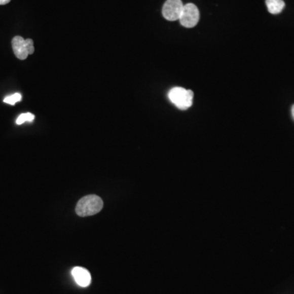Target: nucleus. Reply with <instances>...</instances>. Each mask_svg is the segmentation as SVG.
I'll use <instances>...</instances> for the list:
<instances>
[{
  "mask_svg": "<svg viewBox=\"0 0 294 294\" xmlns=\"http://www.w3.org/2000/svg\"><path fill=\"white\" fill-rule=\"evenodd\" d=\"M103 208V201L99 196L89 195L84 196L76 205V212L78 216H88L97 214Z\"/></svg>",
  "mask_w": 294,
  "mask_h": 294,
  "instance_id": "obj_1",
  "label": "nucleus"
},
{
  "mask_svg": "<svg viewBox=\"0 0 294 294\" xmlns=\"http://www.w3.org/2000/svg\"><path fill=\"white\" fill-rule=\"evenodd\" d=\"M168 97L176 107L184 111L192 105L194 93L191 90H187L181 87H176L171 89L168 93Z\"/></svg>",
  "mask_w": 294,
  "mask_h": 294,
  "instance_id": "obj_2",
  "label": "nucleus"
},
{
  "mask_svg": "<svg viewBox=\"0 0 294 294\" xmlns=\"http://www.w3.org/2000/svg\"><path fill=\"white\" fill-rule=\"evenodd\" d=\"M12 45L15 56L20 60H25L34 52V42L30 39L25 40L21 36H16L13 39Z\"/></svg>",
  "mask_w": 294,
  "mask_h": 294,
  "instance_id": "obj_3",
  "label": "nucleus"
},
{
  "mask_svg": "<svg viewBox=\"0 0 294 294\" xmlns=\"http://www.w3.org/2000/svg\"><path fill=\"white\" fill-rule=\"evenodd\" d=\"M200 20V11L193 4H187L183 7L179 21L184 27L192 28L197 25Z\"/></svg>",
  "mask_w": 294,
  "mask_h": 294,
  "instance_id": "obj_4",
  "label": "nucleus"
},
{
  "mask_svg": "<svg viewBox=\"0 0 294 294\" xmlns=\"http://www.w3.org/2000/svg\"><path fill=\"white\" fill-rule=\"evenodd\" d=\"M183 7L181 0H167L163 7L162 13L168 21H176L181 17Z\"/></svg>",
  "mask_w": 294,
  "mask_h": 294,
  "instance_id": "obj_5",
  "label": "nucleus"
},
{
  "mask_svg": "<svg viewBox=\"0 0 294 294\" xmlns=\"http://www.w3.org/2000/svg\"><path fill=\"white\" fill-rule=\"evenodd\" d=\"M74 279L76 280V284L80 287L85 288L91 284L92 277L88 270L83 267H76L73 268L71 271Z\"/></svg>",
  "mask_w": 294,
  "mask_h": 294,
  "instance_id": "obj_6",
  "label": "nucleus"
},
{
  "mask_svg": "<svg viewBox=\"0 0 294 294\" xmlns=\"http://www.w3.org/2000/svg\"><path fill=\"white\" fill-rule=\"evenodd\" d=\"M266 5L271 14H279L281 13L285 6L283 0H266Z\"/></svg>",
  "mask_w": 294,
  "mask_h": 294,
  "instance_id": "obj_7",
  "label": "nucleus"
},
{
  "mask_svg": "<svg viewBox=\"0 0 294 294\" xmlns=\"http://www.w3.org/2000/svg\"><path fill=\"white\" fill-rule=\"evenodd\" d=\"M34 120V116L31 113L21 114L19 117L17 118V124L21 125L25 122H32Z\"/></svg>",
  "mask_w": 294,
  "mask_h": 294,
  "instance_id": "obj_8",
  "label": "nucleus"
},
{
  "mask_svg": "<svg viewBox=\"0 0 294 294\" xmlns=\"http://www.w3.org/2000/svg\"><path fill=\"white\" fill-rule=\"evenodd\" d=\"M21 101V95L20 93H14L13 95H11L9 97H5V101L7 104H9V105H15L16 103L18 102V101Z\"/></svg>",
  "mask_w": 294,
  "mask_h": 294,
  "instance_id": "obj_9",
  "label": "nucleus"
},
{
  "mask_svg": "<svg viewBox=\"0 0 294 294\" xmlns=\"http://www.w3.org/2000/svg\"><path fill=\"white\" fill-rule=\"evenodd\" d=\"M11 0H0V5H5L9 4Z\"/></svg>",
  "mask_w": 294,
  "mask_h": 294,
  "instance_id": "obj_10",
  "label": "nucleus"
},
{
  "mask_svg": "<svg viewBox=\"0 0 294 294\" xmlns=\"http://www.w3.org/2000/svg\"><path fill=\"white\" fill-rule=\"evenodd\" d=\"M292 117H293V119H294V105H292Z\"/></svg>",
  "mask_w": 294,
  "mask_h": 294,
  "instance_id": "obj_11",
  "label": "nucleus"
}]
</instances>
